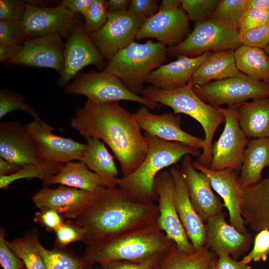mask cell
<instances>
[{
    "label": "cell",
    "mask_w": 269,
    "mask_h": 269,
    "mask_svg": "<svg viewBox=\"0 0 269 269\" xmlns=\"http://www.w3.org/2000/svg\"><path fill=\"white\" fill-rule=\"evenodd\" d=\"M218 261V258L216 257L206 269H217Z\"/></svg>",
    "instance_id": "obj_58"
},
{
    "label": "cell",
    "mask_w": 269,
    "mask_h": 269,
    "mask_svg": "<svg viewBox=\"0 0 269 269\" xmlns=\"http://www.w3.org/2000/svg\"><path fill=\"white\" fill-rule=\"evenodd\" d=\"M249 8V0H220L210 18L238 30L240 19Z\"/></svg>",
    "instance_id": "obj_37"
},
{
    "label": "cell",
    "mask_w": 269,
    "mask_h": 269,
    "mask_svg": "<svg viewBox=\"0 0 269 269\" xmlns=\"http://www.w3.org/2000/svg\"><path fill=\"white\" fill-rule=\"evenodd\" d=\"M45 228L46 231L54 232L65 221L63 216H60L56 210L47 209L39 210L37 212L33 219Z\"/></svg>",
    "instance_id": "obj_49"
},
{
    "label": "cell",
    "mask_w": 269,
    "mask_h": 269,
    "mask_svg": "<svg viewBox=\"0 0 269 269\" xmlns=\"http://www.w3.org/2000/svg\"><path fill=\"white\" fill-rule=\"evenodd\" d=\"M21 110L28 113L34 120L42 121L40 113L27 103L23 95L5 88L0 90V119L12 111Z\"/></svg>",
    "instance_id": "obj_38"
},
{
    "label": "cell",
    "mask_w": 269,
    "mask_h": 269,
    "mask_svg": "<svg viewBox=\"0 0 269 269\" xmlns=\"http://www.w3.org/2000/svg\"><path fill=\"white\" fill-rule=\"evenodd\" d=\"M240 36L243 45L264 49L269 44V21L243 33Z\"/></svg>",
    "instance_id": "obj_47"
},
{
    "label": "cell",
    "mask_w": 269,
    "mask_h": 269,
    "mask_svg": "<svg viewBox=\"0 0 269 269\" xmlns=\"http://www.w3.org/2000/svg\"><path fill=\"white\" fill-rule=\"evenodd\" d=\"M249 7L269 11V0H249Z\"/></svg>",
    "instance_id": "obj_56"
},
{
    "label": "cell",
    "mask_w": 269,
    "mask_h": 269,
    "mask_svg": "<svg viewBox=\"0 0 269 269\" xmlns=\"http://www.w3.org/2000/svg\"><path fill=\"white\" fill-rule=\"evenodd\" d=\"M68 94H80L95 103L130 101L139 103L149 109L158 104L131 91L116 76L105 72H91L78 74L73 82L64 88Z\"/></svg>",
    "instance_id": "obj_8"
},
{
    "label": "cell",
    "mask_w": 269,
    "mask_h": 269,
    "mask_svg": "<svg viewBox=\"0 0 269 269\" xmlns=\"http://www.w3.org/2000/svg\"><path fill=\"white\" fill-rule=\"evenodd\" d=\"M92 204L71 221L84 228L86 245L113 234L135 230L157 223L158 205L133 200L120 187H99Z\"/></svg>",
    "instance_id": "obj_2"
},
{
    "label": "cell",
    "mask_w": 269,
    "mask_h": 269,
    "mask_svg": "<svg viewBox=\"0 0 269 269\" xmlns=\"http://www.w3.org/2000/svg\"><path fill=\"white\" fill-rule=\"evenodd\" d=\"M238 119L240 127L249 138L269 137V97L241 105Z\"/></svg>",
    "instance_id": "obj_31"
},
{
    "label": "cell",
    "mask_w": 269,
    "mask_h": 269,
    "mask_svg": "<svg viewBox=\"0 0 269 269\" xmlns=\"http://www.w3.org/2000/svg\"><path fill=\"white\" fill-rule=\"evenodd\" d=\"M109 12L128 11L132 0H107Z\"/></svg>",
    "instance_id": "obj_54"
},
{
    "label": "cell",
    "mask_w": 269,
    "mask_h": 269,
    "mask_svg": "<svg viewBox=\"0 0 269 269\" xmlns=\"http://www.w3.org/2000/svg\"><path fill=\"white\" fill-rule=\"evenodd\" d=\"M264 50L267 53V54L269 56V44L266 48L264 49Z\"/></svg>",
    "instance_id": "obj_59"
},
{
    "label": "cell",
    "mask_w": 269,
    "mask_h": 269,
    "mask_svg": "<svg viewBox=\"0 0 269 269\" xmlns=\"http://www.w3.org/2000/svg\"><path fill=\"white\" fill-rule=\"evenodd\" d=\"M146 19L128 11L109 12L105 24L89 35L104 58L109 61L134 41Z\"/></svg>",
    "instance_id": "obj_11"
},
{
    "label": "cell",
    "mask_w": 269,
    "mask_h": 269,
    "mask_svg": "<svg viewBox=\"0 0 269 269\" xmlns=\"http://www.w3.org/2000/svg\"><path fill=\"white\" fill-rule=\"evenodd\" d=\"M144 98L170 107L176 114H184L196 120L205 133L203 152L196 161L209 168L212 158V145L214 134L225 119L219 107L203 101L194 92L189 82L184 87L172 90H165L154 86L144 88Z\"/></svg>",
    "instance_id": "obj_5"
},
{
    "label": "cell",
    "mask_w": 269,
    "mask_h": 269,
    "mask_svg": "<svg viewBox=\"0 0 269 269\" xmlns=\"http://www.w3.org/2000/svg\"><path fill=\"white\" fill-rule=\"evenodd\" d=\"M169 254L156 255L142 261L135 262L124 260L113 261L98 265L99 269H157V268L161 261Z\"/></svg>",
    "instance_id": "obj_43"
},
{
    "label": "cell",
    "mask_w": 269,
    "mask_h": 269,
    "mask_svg": "<svg viewBox=\"0 0 269 269\" xmlns=\"http://www.w3.org/2000/svg\"><path fill=\"white\" fill-rule=\"evenodd\" d=\"M93 0H64L60 4L69 10L72 13H80L84 15Z\"/></svg>",
    "instance_id": "obj_52"
},
{
    "label": "cell",
    "mask_w": 269,
    "mask_h": 269,
    "mask_svg": "<svg viewBox=\"0 0 269 269\" xmlns=\"http://www.w3.org/2000/svg\"><path fill=\"white\" fill-rule=\"evenodd\" d=\"M159 7H182L181 0H163Z\"/></svg>",
    "instance_id": "obj_57"
},
{
    "label": "cell",
    "mask_w": 269,
    "mask_h": 269,
    "mask_svg": "<svg viewBox=\"0 0 269 269\" xmlns=\"http://www.w3.org/2000/svg\"><path fill=\"white\" fill-rule=\"evenodd\" d=\"M265 167L269 169V137L253 138L249 140L245 149L240 172L243 188L261 181Z\"/></svg>",
    "instance_id": "obj_30"
},
{
    "label": "cell",
    "mask_w": 269,
    "mask_h": 269,
    "mask_svg": "<svg viewBox=\"0 0 269 269\" xmlns=\"http://www.w3.org/2000/svg\"><path fill=\"white\" fill-rule=\"evenodd\" d=\"M95 192L61 185L51 189L44 187L32 196L39 210L52 209L63 214L66 220H74L93 202Z\"/></svg>",
    "instance_id": "obj_20"
},
{
    "label": "cell",
    "mask_w": 269,
    "mask_h": 269,
    "mask_svg": "<svg viewBox=\"0 0 269 269\" xmlns=\"http://www.w3.org/2000/svg\"><path fill=\"white\" fill-rule=\"evenodd\" d=\"M21 269H26L25 267H23Z\"/></svg>",
    "instance_id": "obj_61"
},
{
    "label": "cell",
    "mask_w": 269,
    "mask_h": 269,
    "mask_svg": "<svg viewBox=\"0 0 269 269\" xmlns=\"http://www.w3.org/2000/svg\"><path fill=\"white\" fill-rule=\"evenodd\" d=\"M269 21V11L249 8L240 19L238 31L240 35L258 28Z\"/></svg>",
    "instance_id": "obj_45"
},
{
    "label": "cell",
    "mask_w": 269,
    "mask_h": 269,
    "mask_svg": "<svg viewBox=\"0 0 269 269\" xmlns=\"http://www.w3.org/2000/svg\"><path fill=\"white\" fill-rule=\"evenodd\" d=\"M134 114L140 128L144 130L146 134L166 141L178 142L203 149L204 139L192 135L182 129L179 115L174 113L154 114L144 106H142Z\"/></svg>",
    "instance_id": "obj_21"
},
{
    "label": "cell",
    "mask_w": 269,
    "mask_h": 269,
    "mask_svg": "<svg viewBox=\"0 0 269 269\" xmlns=\"http://www.w3.org/2000/svg\"><path fill=\"white\" fill-rule=\"evenodd\" d=\"M26 40L22 20L0 21V44H22Z\"/></svg>",
    "instance_id": "obj_42"
},
{
    "label": "cell",
    "mask_w": 269,
    "mask_h": 269,
    "mask_svg": "<svg viewBox=\"0 0 269 269\" xmlns=\"http://www.w3.org/2000/svg\"><path fill=\"white\" fill-rule=\"evenodd\" d=\"M238 30L218 20L210 18L195 23L192 31L177 45L167 48V55L195 57L207 52L235 50L242 46Z\"/></svg>",
    "instance_id": "obj_7"
},
{
    "label": "cell",
    "mask_w": 269,
    "mask_h": 269,
    "mask_svg": "<svg viewBox=\"0 0 269 269\" xmlns=\"http://www.w3.org/2000/svg\"><path fill=\"white\" fill-rule=\"evenodd\" d=\"M17 56L9 63L16 65L49 68L60 75L64 64L65 43L58 34L27 39Z\"/></svg>",
    "instance_id": "obj_19"
},
{
    "label": "cell",
    "mask_w": 269,
    "mask_h": 269,
    "mask_svg": "<svg viewBox=\"0 0 269 269\" xmlns=\"http://www.w3.org/2000/svg\"><path fill=\"white\" fill-rule=\"evenodd\" d=\"M167 48L151 40L133 42L108 61L104 71L117 77L133 93L139 95L150 73L167 61Z\"/></svg>",
    "instance_id": "obj_6"
},
{
    "label": "cell",
    "mask_w": 269,
    "mask_h": 269,
    "mask_svg": "<svg viewBox=\"0 0 269 269\" xmlns=\"http://www.w3.org/2000/svg\"><path fill=\"white\" fill-rule=\"evenodd\" d=\"M216 257L205 245L192 254L176 249L161 261L157 269H206Z\"/></svg>",
    "instance_id": "obj_34"
},
{
    "label": "cell",
    "mask_w": 269,
    "mask_h": 269,
    "mask_svg": "<svg viewBox=\"0 0 269 269\" xmlns=\"http://www.w3.org/2000/svg\"><path fill=\"white\" fill-rule=\"evenodd\" d=\"M10 249L23 262L26 269H46L30 234L23 237L6 241Z\"/></svg>",
    "instance_id": "obj_36"
},
{
    "label": "cell",
    "mask_w": 269,
    "mask_h": 269,
    "mask_svg": "<svg viewBox=\"0 0 269 269\" xmlns=\"http://www.w3.org/2000/svg\"><path fill=\"white\" fill-rule=\"evenodd\" d=\"M87 140V147L80 161L100 175L106 187L117 188L119 172L114 157L101 139L89 137Z\"/></svg>",
    "instance_id": "obj_28"
},
{
    "label": "cell",
    "mask_w": 269,
    "mask_h": 269,
    "mask_svg": "<svg viewBox=\"0 0 269 269\" xmlns=\"http://www.w3.org/2000/svg\"><path fill=\"white\" fill-rule=\"evenodd\" d=\"M189 19L182 7H161L146 19L139 29L137 40L154 38L169 47L178 45L190 33Z\"/></svg>",
    "instance_id": "obj_14"
},
{
    "label": "cell",
    "mask_w": 269,
    "mask_h": 269,
    "mask_svg": "<svg viewBox=\"0 0 269 269\" xmlns=\"http://www.w3.org/2000/svg\"><path fill=\"white\" fill-rule=\"evenodd\" d=\"M158 0H133L128 11L134 15L147 19L159 10Z\"/></svg>",
    "instance_id": "obj_50"
},
{
    "label": "cell",
    "mask_w": 269,
    "mask_h": 269,
    "mask_svg": "<svg viewBox=\"0 0 269 269\" xmlns=\"http://www.w3.org/2000/svg\"><path fill=\"white\" fill-rule=\"evenodd\" d=\"M193 165L206 175L212 189L222 198L229 212L230 224L242 234L248 233L242 215L244 188L239 173L232 169L212 170L196 161H193Z\"/></svg>",
    "instance_id": "obj_15"
},
{
    "label": "cell",
    "mask_w": 269,
    "mask_h": 269,
    "mask_svg": "<svg viewBox=\"0 0 269 269\" xmlns=\"http://www.w3.org/2000/svg\"><path fill=\"white\" fill-rule=\"evenodd\" d=\"M220 0H181V6L189 20L195 23L211 17Z\"/></svg>",
    "instance_id": "obj_39"
},
{
    "label": "cell",
    "mask_w": 269,
    "mask_h": 269,
    "mask_svg": "<svg viewBox=\"0 0 269 269\" xmlns=\"http://www.w3.org/2000/svg\"><path fill=\"white\" fill-rule=\"evenodd\" d=\"M238 69L251 79L269 84V56L264 49L242 45L234 50Z\"/></svg>",
    "instance_id": "obj_32"
},
{
    "label": "cell",
    "mask_w": 269,
    "mask_h": 269,
    "mask_svg": "<svg viewBox=\"0 0 269 269\" xmlns=\"http://www.w3.org/2000/svg\"><path fill=\"white\" fill-rule=\"evenodd\" d=\"M178 249L157 224L108 236L86 245L83 258L92 266L124 260L142 261Z\"/></svg>",
    "instance_id": "obj_3"
},
{
    "label": "cell",
    "mask_w": 269,
    "mask_h": 269,
    "mask_svg": "<svg viewBox=\"0 0 269 269\" xmlns=\"http://www.w3.org/2000/svg\"><path fill=\"white\" fill-rule=\"evenodd\" d=\"M0 156L21 166L48 162L42 158L26 125L20 121L0 123Z\"/></svg>",
    "instance_id": "obj_18"
},
{
    "label": "cell",
    "mask_w": 269,
    "mask_h": 269,
    "mask_svg": "<svg viewBox=\"0 0 269 269\" xmlns=\"http://www.w3.org/2000/svg\"><path fill=\"white\" fill-rule=\"evenodd\" d=\"M242 215L254 231L269 230V177L244 188Z\"/></svg>",
    "instance_id": "obj_26"
},
{
    "label": "cell",
    "mask_w": 269,
    "mask_h": 269,
    "mask_svg": "<svg viewBox=\"0 0 269 269\" xmlns=\"http://www.w3.org/2000/svg\"><path fill=\"white\" fill-rule=\"evenodd\" d=\"M64 64L57 84L64 88L84 67L95 65L101 67L104 57L91 39L84 27L76 25L65 43Z\"/></svg>",
    "instance_id": "obj_16"
},
{
    "label": "cell",
    "mask_w": 269,
    "mask_h": 269,
    "mask_svg": "<svg viewBox=\"0 0 269 269\" xmlns=\"http://www.w3.org/2000/svg\"><path fill=\"white\" fill-rule=\"evenodd\" d=\"M21 166L0 158V176L8 175L17 171Z\"/></svg>",
    "instance_id": "obj_55"
},
{
    "label": "cell",
    "mask_w": 269,
    "mask_h": 269,
    "mask_svg": "<svg viewBox=\"0 0 269 269\" xmlns=\"http://www.w3.org/2000/svg\"><path fill=\"white\" fill-rule=\"evenodd\" d=\"M148 149L139 167L133 173L117 180L118 186L125 190L138 202L151 203L157 201L155 178L165 168L172 166L186 154L199 157V149L183 143L166 141L145 134Z\"/></svg>",
    "instance_id": "obj_4"
},
{
    "label": "cell",
    "mask_w": 269,
    "mask_h": 269,
    "mask_svg": "<svg viewBox=\"0 0 269 269\" xmlns=\"http://www.w3.org/2000/svg\"><path fill=\"white\" fill-rule=\"evenodd\" d=\"M89 269H99L98 265H95V267H91Z\"/></svg>",
    "instance_id": "obj_60"
},
{
    "label": "cell",
    "mask_w": 269,
    "mask_h": 269,
    "mask_svg": "<svg viewBox=\"0 0 269 269\" xmlns=\"http://www.w3.org/2000/svg\"><path fill=\"white\" fill-rule=\"evenodd\" d=\"M22 44H0V61L10 62L19 53L22 48Z\"/></svg>",
    "instance_id": "obj_53"
},
{
    "label": "cell",
    "mask_w": 269,
    "mask_h": 269,
    "mask_svg": "<svg viewBox=\"0 0 269 269\" xmlns=\"http://www.w3.org/2000/svg\"><path fill=\"white\" fill-rule=\"evenodd\" d=\"M180 169L191 202L203 222L206 223L211 218L223 212V203L213 193L206 175L194 167L191 155L183 157Z\"/></svg>",
    "instance_id": "obj_23"
},
{
    "label": "cell",
    "mask_w": 269,
    "mask_h": 269,
    "mask_svg": "<svg viewBox=\"0 0 269 269\" xmlns=\"http://www.w3.org/2000/svg\"><path fill=\"white\" fill-rule=\"evenodd\" d=\"M169 170L174 183L173 196L178 215L195 251H197L205 245L206 225L191 202L180 167L172 166Z\"/></svg>",
    "instance_id": "obj_24"
},
{
    "label": "cell",
    "mask_w": 269,
    "mask_h": 269,
    "mask_svg": "<svg viewBox=\"0 0 269 269\" xmlns=\"http://www.w3.org/2000/svg\"><path fill=\"white\" fill-rule=\"evenodd\" d=\"M46 269H89L91 266L82 256L78 257L66 249L48 250L41 244L36 231L30 233Z\"/></svg>",
    "instance_id": "obj_33"
},
{
    "label": "cell",
    "mask_w": 269,
    "mask_h": 269,
    "mask_svg": "<svg viewBox=\"0 0 269 269\" xmlns=\"http://www.w3.org/2000/svg\"><path fill=\"white\" fill-rule=\"evenodd\" d=\"M26 127L44 160L64 164L80 161L87 149V144L53 134L54 129L42 121L33 120Z\"/></svg>",
    "instance_id": "obj_17"
},
{
    "label": "cell",
    "mask_w": 269,
    "mask_h": 269,
    "mask_svg": "<svg viewBox=\"0 0 269 269\" xmlns=\"http://www.w3.org/2000/svg\"><path fill=\"white\" fill-rule=\"evenodd\" d=\"M269 255V230L263 229L256 235L252 250L242 260L246 264L252 261L266 262Z\"/></svg>",
    "instance_id": "obj_44"
},
{
    "label": "cell",
    "mask_w": 269,
    "mask_h": 269,
    "mask_svg": "<svg viewBox=\"0 0 269 269\" xmlns=\"http://www.w3.org/2000/svg\"><path fill=\"white\" fill-rule=\"evenodd\" d=\"M109 13L107 1L93 0L83 15L86 32L90 34L99 30L107 22Z\"/></svg>",
    "instance_id": "obj_40"
},
{
    "label": "cell",
    "mask_w": 269,
    "mask_h": 269,
    "mask_svg": "<svg viewBox=\"0 0 269 269\" xmlns=\"http://www.w3.org/2000/svg\"><path fill=\"white\" fill-rule=\"evenodd\" d=\"M75 14L61 4L39 6L27 2L22 21L27 39L52 34L69 36L76 24Z\"/></svg>",
    "instance_id": "obj_13"
},
{
    "label": "cell",
    "mask_w": 269,
    "mask_h": 269,
    "mask_svg": "<svg viewBox=\"0 0 269 269\" xmlns=\"http://www.w3.org/2000/svg\"><path fill=\"white\" fill-rule=\"evenodd\" d=\"M239 107H219L225 117V126L220 137L212 145V158L209 168L212 170L232 169L238 173L241 171L249 138L239 125Z\"/></svg>",
    "instance_id": "obj_10"
},
{
    "label": "cell",
    "mask_w": 269,
    "mask_h": 269,
    "mask_svg": "<svg viewBox=\"0 0 269 269\" xmlns=\"http://www.w3.org/2000/svg\"><path fill=\"white\" fill-rule=\"evenodd\" d=\"M71 126L86 138L95 137L111 148L121 165L123 176L133 173L144 159L148 142L134 114L118 102L87 100L70 121Z\"/></svg>",
    "instance_id": "obj_1"
},
{
    "label": "cell",
    "mask_w": 269,
    "mask_h": 269,
    "mask_svg": "<svg viewBox=\"0 0 269 269\" xmlns=\"http://www.w3.org/2000/svg\"><path fill=\"white\" fill-rule=\"evenodd\" d=\"M56 184L92 192H95L100 186L105 187L100 176L80 161L64 164L57 173L43 182L44 187Z\"/></svg>",
    "instance_id": "obj_29"
},
{
    "label": "cell",
    "mask_w": 269,
    "mask_h": 269,
    "mask_svg": "<svg viewBox=\"0 0 269 269\" xmlns=\"http://www.w3.org/2000/svg\"><path fill=\"white\" fill-rule=\"evenodd\" d=\"M217 269H252L242 260L233 259L229 255H221L218 257Z\"/></svg>",
    "instance_id": "obj_51"
},
{
    "label": "cell",
    "mask_w": 269,
    "mask_h": 269,
    "mask_svg": "<svg viewBox=\"0 0 269 269\" xmlns=\"http://www.w3.org/2000/svg\"><path fill=\"white\" fill-rule=\"evenodd\" d=\"M226 213L222 212L206 223L205 245L216 256H231L236 260L248 252L252 242L248 232H239L225 220Z\"/></svg>",
    "instance_id": "obj_22"
},
{
    "label": "cell",
    "mask_w": 269,
    "mask_h": 269,
    "mask_svg": "<svg viewBox=\"0 0 269 269\" xmlns=\"http://www.w3.org/2000/svg\"><path fill=\"white\" fill-rule=\"evenodd\" d=\"M55 234V248L65 249L73 242H84L85 230L74 224L70 220H66L54 232Z\"/></svg>",
    "instance_id": "obj_41"
},
{
    "label": "cell",
    "mask_w": 269,
    "mask_h": 269,
    "mask_svg": "<svg viewBox=\"0 0 269 269\" xmlns=\"http://www.w3.org/2000/svg\"><path fill=\"white\" fill-rule=\"evenodd\" d=\"M5 230H0V263L3 269H21L23 262L8 247L5 239Z\"/></svg>",
    "instance_id": "obj_48"
},
{
    "label": "cell",
    "mask_w": 269,
    "mask_h": 269,
    "mask_svg": "<svg viewBox=\"0 0 269 269\" xmlns=\"http://www.w3.org/2000/svg\"><path fill=\"white\" fill-rule=\"evenodd\" d=\"M243 74L236 65L234 50L211 52L188 82L192 86L203 85L213 80H221Z\"/></svg>",
    "instance_id": "obj_27"
},
{
    "label": "cell",
    "mask_w": 269,
    "mask_h": 269,
    "mask_svg": "<svg viewBox=\"0 0 269 269\" xmlns=\"http://www.w3.org/2000/svg\"><path fill=\"white\" fill-rule=\"evenodd\" d=\"M210 53L207 52L195 57L179 56L176 60L152 71L146 82L165 90L182 88L188 84L195 70Z\"/></svg>",
    "instance_id": "obj_25"
},
{
    "label": "cell",
    "mask_w": 269,
    "mask_h": 269,
    "mask_svg": "<svg viewBox=\"0 0 269 269\" xmlns=\"http://www.w3.org/2000/svg\"><path fill=\"white\" fill-rule=\"evenodd\" d=\"M27 3L22 0H0V21L22 20Z\"/></svg>",
    "instance_id": "obj_46"
},
{
    "label": "cell",
    "mask_w": 269,
    "mask_h": 269,
    "mask_svg": "<svg viewBox=\"0 0 269 269\" xmlns=\"http://www.w3.org/2000/svg\"><path fill=\"white\" fill-rule=\"evenodd\" d=\"M64 163L48 161L40 165L22 166L16 172L0 176V188L6 189L14 181L21 179L40 178L43 182L49 176L57 173Z\"/></svg>",
    "instance_id": "obj_35"
},
{
    "label": "cell",
    "mask_w": 269,
    "mask_h": 269,
    "mask_svg": "<svg viewBox=\"0 0 269 269\" xmlns=\"http://www.w3.org/2000/svg\"><path fill=\"white\" fill-rule=\"evenodd\" d=\"M158 195L159 217L157 224L166 236L176 244L179 251L188 254L195 252L180 222L175 207L174 183L169 170L160 171L155 178Z\"/></svg>",
    "instance_id": "obj_12"
},
{
    "label": "cell",
    "mask_w": 269,
    "mask_h": 269,
    "mask_svg": "<svg viewBox=\"0 0 269 269\" xmlns=\"http://www.w3.org/2000/svg\"><path fill=\"white\" fill-rule=\"evenodd\" d=\"M193 90L203 101L218 107L240 106L249 100L269 97V83L253 80L244 74L194 85Z\"/></svg>",
    "instance_id": "obj_9"
}]
</instances>
